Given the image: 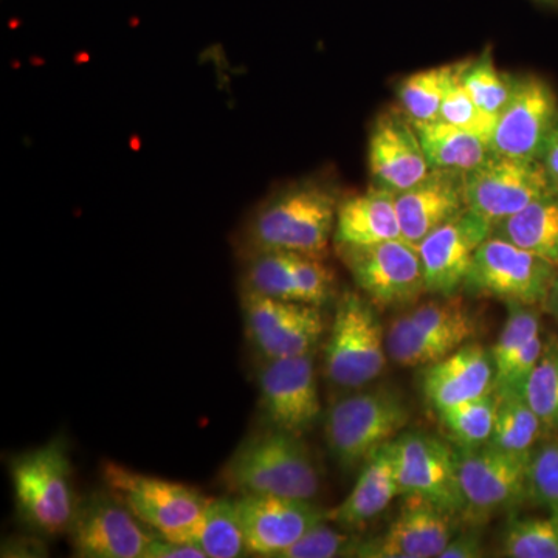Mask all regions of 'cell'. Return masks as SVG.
Wrapping results in <instances>:
<instances>
[{
	"label": "cell",
	"instance_id": "cell-32",
	"mask_svg": "<svg viewBox=\"0 0 558 558\" xmlns=\"http://www.w3.org/2000/svg\"><path fill=\"white\" fill-rule=\"evenodd\" d=\"M418 329L449 341L454 348L469 343L476 333V322L472 312L459 300L449 296L444 301H429L407 312Z\"/></svg>",
	"mask_w": 558,
	"mask_h": 558
},
{
	"label": "cell",
	"instance_id": "cell-40",
	"mask_svg": "<svg viewBox=\"0 0 558 558\" xmlns=\"http://www.w3.org/2000/svg\"><path fill=\"white\" fill-rule=\"evenodd\" d=\"M529 495L558 515V440L532 454Z\"/></svg>",
	"mask_w": 558,
	"mask_h": 558
},
{
	"label": "cell",
	"instance_id": "cell-23",
	"mask_svg": "<svg viewBox=\"0 0 558 558\" xmlns=\"http://www.w3.org/2000/svg\"><path fill=\"white\" fill-rule=\"evenodd\" d=\"M399 497L398 465L392 442L381 447L363 464L351 494L328 512V520L341 529L365 526Z\"/></svg>",
	"mask_w": 558,
	"mask_h": 558
},
{
	"label": "cell",
	"instance_id": "cell-27",
	"mask_svg": "<svg viewBox=\"0 0 558 558\" xmlns=\"http://www.w3.org/2000/svg\"><path fill=\"white\" fill-rule=\"evenodd\" d=\"M465 61L421 70L405 76L398 86L400 109L414 124L439 120L440 106L451 81L464 68Z\"/></svg>",
	"mask_w": 558,
	"mask_h": 558
},
{
	"label": "cell",
	"instance_id": "cell-29",
	"mask_svg": "<svg viewBox=\"0 0 558 558\" xmlns=\"http://www.w3.org/2000/svg\"><path fill=\"white\" fill-rule=\"evenodd\" d=\"M497 417L488 444L513 453L532 451L543 425L521 392L498 395Z\"/></svg>",
	"mask_w": 558,
	"mask_h": 558
},
{
	"label": "cell",
	"instance_id": "cell-5",
	"mask_svg": "<svg viewBox=\"0 0 558 558\" xmlns=\"http://www.w3.org/2000/svg\"><path fill=\"white\" fill-rule=\"evenodd\" d=\"M11 483L21 519L44 535L69 532L76 502L72 464L61 440H51L11 462Z\"/></svg>",
	"mask_w": 558,
	"mask_h": 558
},
{
	"label": "cell",
	"instance_id": "cell-4",
	"mask_svg": "<svg viewBox=\"0 0 558 558\" xmlns=\"http://www.w3.org/2000/svg\"><path fill=\"white\" fill-rule=\"evenodd\" d=\"M387 332L376 304L357 292L341 295L325 349L326 379L359 389L387 368Z\"/></svg>",
	"mask_w": 558,
	"mask_h": 558
},
{
	"label": "cell",
	"instance_id": "cell-31",
	"mask_svg": "<svg viewBox=\"0 0 558 558\" xmlns=\"http://www.w3.org/2000/svg\"><path fill=\"white\" fill-rule=\"evenodd\" d=\"M244 292L303 303L295 274H293L290 252H279V250L252 252V258L245 267Z\"/></svg>",
	"mask_w": 558,
	"mask_h": 558
},
{
	"label": "cell",
	"instance_id": "cell-16",
	"mask_svg": "<svg viewBox=\"0 0 558 558\" xmlns=\"http://www.w3.org/2000/svg\"><path fill=\"white\" fill-rule=\"evenodd\" d=\"M245 546L252 556L279 558L328 512L306 499L245 494L236 498Z\"/></svg>",
	"mask_w": 558,
	"mask_h": 558
},
{
	"label": "cell",
	"instance_id": "cell-34",
	"mask_svg": "<svg viewBox=\"0 0 558 558\" xmlns=\"http://www.w3.org/2000/svg\"><path fill=\"white\" fill-rule=\"evenodd\" d=\"M502 556L510 558H558V515L517 519L506 529Z\"/></svg>",
	"mask_w": 558,
	"mask_h": 558
},
{
	"label": "cell",
	"instance_id": "cell-39",
	"mask_svg": "<svg viewBox=\"0 0 558 558\" xmlns=\"http://www.w3.org/2000/svg\"><path fill=\"white\" fill-rule=\"evenodd\" d=\"M292 267L301 301L312 306H325L336 290V275L317 256L292 253Z\"/></svg>",
	"mask_w": 558,
	"mask_h": 558
},
{
	"label": "cell",
	"instance_id": "cell-35",
	"mask_svg": "<svg viewBox=\"0 0 558 558\" xmlns=\"http://www.w3.org/2000/svg\"><path fill=\"white\" fill-rule=\"evenodd\" d=\"M521 395L537 414L543 428L558 429V340L546 341L542 357Z\"/></svg>",
	"mask_w": 558,
	"mask_h": 558
},
{
	"label": "cell",
	"instance_id": "cell-46",
	"mask_svg": "<svg viewBox=\"0 0 558 558\" xmlns=\"http://www.w3.org/2000/svg\"><path fill=\"white\" fill-rule=\"evenodd\" d=\"M550 292L558 293V274L556 279H554L553 288H550Z\"/></svg>",
	"mask_w": 558,
	"mask_h": 558
},
{
	"label": "cell",
	"instance_id": "cell-36",
	"mask_svg": "<svg viewBox=\"0 0 558 558\" xmlns=\"http://www.w3.org/2000/svg\"><path fill=\"white\" fill-rule=\"evenodd\" d=\"M468 64L469 60L461 72L451 81L442 106H440L439 120L447 121V123L454 124V126L476 135V137H480L490 146V140L494 137L495 128H497L498 117L481 109L472 100L465 87L462 86L461 73L464 72Z\"/></svg>",
	"mask_w": 558,
	"mask_h": 558
},
{
	"label": "cell",
	"instance_id": "cell-21",
	"mask_svg": "<svg viewBox=\"0 0 558 558\" xmlns=\"http://www.w3.org/2000/svg\"><path fill=\"white\" fill-rule=\"evenodd\" d=\"M422 391L436 411L495 391L492 352L478 343L462 344L447 357L425 366Z\"/></svg>",
	"mask_w": 558,
	"mask_h": 558
},
{
	"label": "cell",
	"instance_id": "cell-13",
	"mask_svg": "<svg viewBox=\"0 0 558 558\" xmlns=\"http://www.w3.org/2000/svg\"><path fill=\"white\" fill-rule=\"evenodd\" d=\"M149 531L109 490L81 499L69 527L73 553L81 558H143Z\"/></svg>",
	"mask_w": 558,
	"mask_h": 558
},
{
	"label": "cell",
	"instance_id": "cell-33",
	"mask_svg": "<svg viewBox=\"0 0 558 558\" xmlns=\"http://www.w3.org/2000/svg\"><path fill=\"white\" fill-rule=\"evenodd\" d=\"M515 76L499 72L495 65L490 49L483 51L476 60H469L468 68L461 73V83L472 100L481 109L499 117L508 105L513 90Z\"/></svg>",
	"mask_w": 558,
	"mask_h": 558
},
{
	"label": "cell",
	"instance_id": "cell-42",
	"mask_svg": "<svg viewBox=\"0 0 558 558\" xmlns=\"http://www.w3.org/2000/svg\"><path fill=\"white\" fill-rule=\"evenodd\" d=\"M143 558H207V556L194 543L174 542L157 534L149 539Z\"/></svg>",
	"mask_w": 558,
	"mask_h": 558
},
{
	"label": "cell",
	"instance_id": "cell-14",
	"mask_svg": "<svg viewBox=\"0 0 558 558\" xmlns=\"http://www.w3.org/2000/svg\"><path fill=\"white\" fill-rule=\"evenodd\" d=\"M558 120V98L548 81L537 75L515 76L508 105L499 113L492 153L515 159L539 160Z\"/></svg>",
	"mask_w": 558,
	"mask_h": 558
},
{
	"label": "cell",
	"instance_id": "cell-7",
	"mask_svg": "<svg viewBox=\"0 0 558 558\" xmlns=\"http://www.w3.org/2000/svg\"><path fill=\"white\" fill-rule=\"evenodd\" d=\"M557 274V266L549 260L508 241L488 236L476 250L462 289L506 304L535 307L548 300Z\"/></svg>",
	"mask_w": 558,
	"mask_h": 558
},
{
	"label": "cell",
	"instance_id": "cell-38",
	"mask_svg": "<svg viewBox=\"0 0 558 558\" xmlns=\"http://www.w3.org/2000/svg\"><path fill=\"white\" fill-rule=\"evenodd\" d=\"M328 520L319 521L293 543L279 558H336L354 557L359 539L348 532L330 527Z\"/></svg>",
	"mask_w": 558,
	"mask_h": 558
},
{
	"label": "cell",
	"instance_id": "cell-26",
	"mask_svg": "<svg viewBox=\"0 0 558 558\" xmlns=\"http://www.w3.org/2000/svg\"><path fill=\"white\" fill-rule=\"evenodd\" d=\"M207 558L247 556L236 498H209L193 537Z\"/></svg>",
	"mask_w": 558,
	"mask_h": 558
},
{
	"label": "cell",
	"instance_id": "cell-20",
	"mask_svg": "<svg viewBox=\"0 0 558 558\" xmlns=\"http://www.w3.org/2000/svg\"><path fill=\"white\" fill-rule=\"evenodd\" d=\"M402 238L417 247L432 231L468 209L464 172L432 170L411 189L396 194Z\"/></svg>",
	"mask_w": 558,
	"mask_h": 558
},
{
	"label": "cell",
	"instance_id": "cell-9",
	"mask_svg": "<svg viewBox=\"0 0 558 558\" xmlns=\"http://www.w3.org/2000/svg\"><path fill=\"white\" fill-rule=\"evenodd\" d=\"M399 497L424 499L451 515L464 513L458 451L427 433H402L392 440Z\"/></svg>",
	"mask_w": 558,
	"mask_h": 558
},
{
	"label": "cell",
	"instance_id": "cell-25",
	"mask_svg": "<svg viewBox=\"0 0 558 558\" xmlns=\"http://www.w3.org/2000/svg\"><path fill=\"white\" fill-rule=\"evenodd\" d=\"M432 170L470 172L490 154V146L476 135L444 120L414 124Z\"/></svg>",
	"mask_w": 558,
	"mask_h": 558
},
{
	"label": "cell",
	"instance_id": "cell-6",
	"mask_svg": "<svg viewBox=\"0 0 558 558\" xmlns=\"http://www.w3.org/2000/svg\"><path fill=\"white\" fill-rule=\"evenodd\" d=\"M106 487L150 531L180 543H193L209 498L196 488L143 475L116 464H102Z\"/></svg>",
	"mask_w": 558,
	"mask_h": 558
},
{
	"label": "cell",
	"instance_id": "cell-15",
	"mask_svg": "<svg viewBox=\"0 0 558 558\" xmlns=\"http://www.w3.org/2000/svg\"><path fill=\"white\" fill-rule=\"evenodd\" d=\"M260 410L270 427L301 436L322 416L314 355L266 359L258 374Z\"/></svg>",
	"mask_w": 558,
	"mask_h": 558
},
{
	"label": "cell",
	"instance_id": "cell-11",
	"mask_svg": "<svg viewBox=\"0 0 558 558\" xmlns=\"http://www.w3.org/2000/svg\"><path fill=\"white\" fill-rule=\"evenodd\" d=\"M339 252L355 284L377 307L407 306L427 292L417 247L405 240Z\"/></svg>",
	"mask_w": 558,
	"mask_h": 558
},
{
	"label": "cell",
	"instance_id": "cell-45",
	"mask_svg": "<svg viewBox=\"0 0 558 558\" xmlns=\"http://www.w3.org/2000/svg\"><path fill=\"white\" fill-rule=\"evenodd\" d=\"M538 5L546 7V9L558 10V0H534Z\"/></svg>",
	"mask_w": 558,
	"mask_h": 558
},
{
	"label": "cell",
	"instance_id": "cell-41",
	"mask_svg": "<svg viewBox=\"0 0 558 558\" xmlns=\"http://www.w3.org/2000/svg\"><path fill=\"white\" fill-rule=\"evenodd\" d=\"M545 343L546 341L543 339L542 332L529 341L526 347L521 349L520 354L510 363L508 369L495 380V392L502 395V392L523 391L527 377L531 376L539 357H542Z\"/></svg>",
	"mask_w": 558,
	"mask_h": 558
},
{
	"label": "cell",
	"instance_id": "cell-22",
	"mask_svg": "<svg viewBox=\"0 0 558 558\" xmlns=\"http://www.w3.org/2000/svg\"><path fill=\"white\" fill-rule=\"evenodd\" d=\"M332 240L337 248L403 240L396 194L374 186L366 193L341 201Z\"/></svg>",
	"mask_w": 558,
	"mask_h": 558
},
{
	"label": "cell",
	"instance_id": "cell-43",
	"mask_svg": "<svg viewBox=\"0 0 558 558\" xmlns=\"http://www.w3.org/2000/svg\"><path fill=\"white\" fill-rule=\"evenodd\" d=\"M484 557V546L480 535L464 534L450 539L439 558H480Z\"/></svg>",
	"mask_w": 558,
	"mask_h": 558
},
{
	"label": "cell",
	"instance_id": "cell-10",
	"mask_svg": "<svg viewBox=\"0 0 558 558\" xmlns=\"http://www.w3.org/2000/svg\"><path fill=\"white\" fill-rule=\"evenodd\" d=\"M245 330L264 359L314 354L326 323L318 306L278 300L258 293H242Z\"/></svg>",
	"mask_w": 558,
	"mask_h": 558
},
{
	"label": "cell",
	"instance_id": "cell-28",
	"mask_svg": "<svg viewBox=\"0 0 558 558\" xmlns=\"http://www.w3.org/2000/svg\"><path fill=\"white\" fill-rule=\"evenodd\" d=\"M498 396L492 391L483 398L438 410L439 421L459 449L486 446L494 433Z\"/></svg>",
	"mask_w": 558,
	"mask_h": 558
},
{
	"label": "cell",
	"instance_id": "cell-17",
	"mask_svg": "<svg viewBox=\"0 0 558 558\" xmlns=\"http://www.w3.org/2000/svg\"><path fill=\"white\" fill-rule=\"evenodd\" d=\"M490 234L492 223L469 208L432 231L417 245L425 290L442 299L454 296L464 286L476 250Z\"/></svg>",
	"mask_w": 558,
	"mask_h": 558
},
{
	"label": "cell",
	"instance_id": "cell-8",
	"mask_svg": "<svg viewBox=\"0 0 558 558\" xmlns=\"http://www.w3.org/2000/svg\"><path fill=\"white\" fill-rule=\"evenodd\" d=\"M558 189L539 160L488 154L475 170L465 172L468 207L492 227Z\"/></svg>",
	"mask_w": 558,
	"mask_h": 558
},
{
	"label": "cell",
	"instance_id": "cell-37",
	"mask_svg": "<svg viewBox=\"0 0 558 558\" xmlns=\"http://www.w3.org/2000/svg\"><path fill=\"white\" fill-rule=\"evenodd\" d=\"M508 307V319L502 326L497 343L490 349L495 365V380L508 369L521 349L542 332L539 315L534 306L510 303Z\"/></svg>",
	"mask_w": 558,
	"mask_h": 558
},
{
	"label": "cell",
	"instance_id": "cell-19",
	"mask_svg": "<svg viewBox=\"0 0 558 558\" xmlns=\"http://www.w3.org/2000/svg\"><path fill=\"white\" fill-rule=\"evenodd\" d=\"M454 515L424 499L407 497L384 534L359 539L354 557L439 558L454 537Z\"/></svg>",
	"mask_w": 558,
	"mask_h": 558
},
{
	"label": "cell",
	"instance_id": "cell-1",
	"mask_svg": "<svg viewBox=\"0 0 558 558\" xmlns=\"http://www.w3.org/2000/svg\"><path fill=\"white\" fill-rule=\"evenodd\" d=\"M340 202L339 190L329 179L307 178L290 183L256 209L248 223L250 248L325 258Z\"/></svg>",
	"mask_w": 558,
	"mask_h": 558
},
{
	"label": "cell",
	"instance_id": "cell-12",
	"mask_svg": "<svg viewBox=\"0 0 558 558\" xmlns=\"http://www.w3.org/2000/svg\"><path fill=\"white\" fill-rule=\"evenodd\" d=\"M532 451L513 453L486 444L459 449V481L465 499L464 513L476 520L519 505L529 495Z\"/></svg>",
	"mask_w": 558,
	"mask_h": 558
},
{
	"label": "cell",
	"instance_id": "cell-24",
	"mask_svg": "<svg viewBox=\"0 0 558 558\" xmlns=\"http://www.w3.org/2000/svg\"><path fill=\"white\" fill-rule=\"evenodd\" d=\"M490 236L527 250L558 267V193L499 220L492 227Z\"/></svg>",
	"mask_w": 558,
	"mask_h": 558
},
{
	"label": "cell",
	"instance_id": "cell-3",
	"mask_svg": "<svg viewBox=\"0 0 558 558\" xmlns=\"http://www.w3.org/2000/svg\"><path fill=\"white\" fill-rule=\"evenodd\" d=\"M409 421V407L392 389L354 392L326 413V446L341 469H355L398 438Z\"/></svg>",
	"mask_w": 558,
	"mask_h": 558
},
{
	"label": "cell",
	"instance_id": "cell-2",
	"mask_svg": "<svg viewBox=\"0 0 558 558\" xmlns=\"http://www.w3.org/2000/svg\"><path fill=\"white\" fill-rule=\"evenodd\" d=\"M236 494L278 495L312 501L322 487L317 462L300 436L270 428L245 439L220 473Z\"/></svg>",
	"mask_w": 558,
	"mask_h": 558
},
{
	"label": "cell",
	"instance_id": "cell-30",
	"mask_svg": "<svg viewBox=\"0 0 558 558\" xmlns=\"http://www.w3.org/2000/svg\"><path fill=\"white\" fill-rule=\"evenodd\" d=\"M457 349L449 341L418 329L407 314L396 318L387 330L388 357L403 368L433 365Z\"/></svg>",
	"mask_w": 558,
	"mask_h": 558
},
{
	"label": "cell",
	"instance_id": "cell-18",
	"mask_svg": "<svg viewBox=\"0 0 558 558\" xmlns=\"http://www.w3.org/2000/svg\"><path fill=\"white\" fill-rule=\"evenodd\" d=\"M368 161L374 186L395 194L416 185L432 171L416 126L399 109L384 110L374 120Z\"/></svg>",
	"mask_w": 558,
	"mask_h": 558
},
{
	"label": "cell",
	"instance_id": "cell-44",
	"mask_svg": "<svg viewBox=\"0 0 558 558\" xmlns=\"http://www.w3.org/2000/svg\"><path fill=\"white\" fill-rule=\"evenodd\" d=\"M539 161H542L550 180L558 189V120L556 126L550 131L548 140H546Z\"/></svg>",
	"mask_w": 558,
	"mask_h": 558
}]
</instances>
